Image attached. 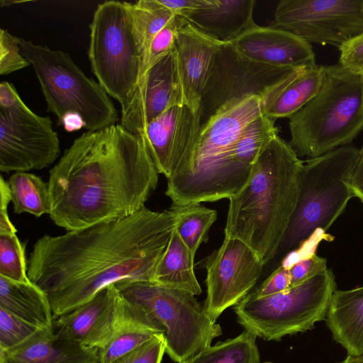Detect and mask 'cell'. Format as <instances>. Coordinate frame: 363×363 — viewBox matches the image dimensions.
Listing matches in <instances>:
<instances>
[{
  "label": "cell",
  "instance_id": "cell-14",
  "mask_svg": "<svg viewBox=\"0 0 363 363\" xmlns=\"http://www.w3.org/2000/svg\"><path fill=\"white\" fill-rule=\"evenodd\" d=\"M201 109L184 104L150 121L138 135L143 138L159 174L167 179L190 163L201 130Z\"/></svg>",
  "mask_w": 363,
  "mask_h": 363
},
{
  "label": "cell",
  "instance_id": "cell-36",
  "mask_svg": "<svg viewBox=\"0 0 363 363\" xmlns=\"http://www.w3.org/2000/svg\"><path fill=\"white\" fill-rule=\"evenodd\" d=\"M289 269L291 286H294L328 269L327 259L313 253L295 262Z\"/></svg>",
  "mask_w": 363,
  "mask_h": 363
},
{
  "label": "cell",
  "instance_id": "cell-15",
  "mask_svg": "<svg viewBox=\"0 0 363 363\" xmlns=\"http://www.w3.org/2000/svg\"><path fill=\"white\" fill-rule=\"evenodd\" d=\"M185 104L175 49L147 69L129 96L121 104V124L138 135L170 108Z\"/></svg>",
  "mask_w": 363,
  "mask_h": 363
},
{
  "label": "cell",
  "instance_id": "cell-2",
  "mask_svg": "<svg viewBox=\"0 0 363 363\" xmlns=\"http://www.w3.org/2000/svg\"><path fill=\"white\" fill-rule=\"evenodd\" d=\"M143 138L121 123L86 131L50 170L49 216L67 231L131 216L157 186Z\"/></svg>",
  "mask_w": 363,
  "mask_h": 363
},
{
  "label": "cell",
  "instance_id": "cell-38",
  "mask_svg": "<svg viewBox=\"0 0 363 363\" xmlns=\"http://www.w3.org/2000/svg\"><path fill=\"white\" fill-rule=\"evenodd\" d=\"M291 286L289 269L281 265L251 294L256 297H264L284 291Z\"/></svg>",
  "mask_w": 363,
  "mask_h": 363
},
{
  "label": "cell",
  "instance_id": "cell-21",
  "mask_svg": "<svg viewBox=\"0 0 363 363\" xmlns=\"http://www.w3.org/2000/svg\"><path fill=\"white\" fill-rule=\"evenodd\" d=\"M255 0H215L213 6L190 14L189 23L216 39L230 43L255 26Z\"/></svg>",
  "mask_w": 363,
  "mask_h": 363
},
{
  "label": "cell",
  "instance_id": "cell-9",
  "mask_svg": "<svg viewBox=\"0 0 363 363\" xmlns=\"http://www.w3.org/2000/svg\"><path fill=\"white\" fill-rule=\"evenodd\" d=\"M89 29L88 57L91 71L106 93L121 104L138 84L143 62L130 3L99 4Z\"/></svg>",
  "mask_w": 363,
  "mask_h": 363
},
{
  "label": "cell",
  "instance_id": "cell-1",
  "mask_svg": "<svg viewBox=\"0 0 363 363\" xmlns=\"http://www.w3.org/2000/svg\"><path fill=\"white\" fill-rule=\"evenodd\" d=\"M177 222L172 208L145 206L121 219L44 235L30 254L28 277L47 294L55 319L111 285L152 281Z\"/></svg>",
  "mask_w": 363,
  "mask_h": 363
},
{
  "label": "cell",
  "instance_id": "cell-18",
  "mask_svg": "<svg viewBox=\"0 0 363 363\" xmlns=\"http://www.w3.org/2000/svg\"><path fill=\"white\" fill-rule=\"evenodd\" d=\"M223 43L190 23L178 33L175 46L178 74L184 103L194 110L201 109L203 90Z\"/></svg>",
  "mask_w": 363,
  "mask_h": 363
},
{
  "label": "cell",
  "instance_id": "cell-40",
  "mask_svg": "<svg viewBox=\"0 0 363 363\" xmlns=\"http://www.w3.org/2000/svg\"><path fill=\"white\" fill-rule=\"evenodd\" d=\"M11 201L8 182L0 177V235L16 234L17 230L8 215V206Z\"/></svg>",
  "mask_w": 363,
  "mask_h": 363
},
{
  "label": "cell",
  "instance_id": "cell-27",
  "mask_svg": "<svg viewBox=\"0 0 363 363\" xmlns=\"http://www.w3.org/2000/svg\"><path fill=\"white\" fill-rule=\"evenodd\" d=\"M125 304V317L109 342L98 351V363H111L154 337L161 335L142 321L126 302Z\"/></svg>",
  "mask_w": 363,
  "mask_h": 363
},
{
  "label": "cell",
  "instance_id": "cell-30",
  "mask_svg": "<svg viewBox=\"0 0 363 363\" xmlns=\"http://www.w3.org/2000/svg\"><path fill=\"white\" fill-rule=\"evenodd\" d=\"M178 214L175 228L184 243L196 255L201 244L208 240L212 225L217 219L216 210L205 207L201 203L170 206Z\"/></svg>",
  "mask_w": 363,
  "mask_h": 363
},
{
  "label": "cell",
  "instance_id": "cell-31",
  "mask_svg": "<svg viewBox=\"0 0 363 363\" xmlns=\"http://www.w3.org/2000/svg\"><path fill=\"white\" fill-rule=\"evenodd\" d=\"M27 267L24 247L16 234L0 235V276L29 282Z\"/></svg>",
  "mask_w": 363,
  "mask_h": 363
},
{
  "label": "cell",
  "instance_id": "cell-37",
  "mask_svg": "<svg viewBox=\"0 0 363 363\" xmlns=\"http://www.w3.org/2000/svg\"><path fill=\"white\" fill-rule=\"evenodd\" d=\"M339 64L353 72L363 74V33L338 48Z\"/></svg>",
  "mask_w": 363,
  "mask_h": 363
},
{
  "label": "cell",
  "instance_id": "cell-41",
  "mask_svg": "<svg viewBox=\"0 0 363 363\" xmlns=\"http://www.w3.org/2000/svg\"><path fill=\"white\" fill-rule=\"evenodd\" d=\"M351 187L354 196L363 203V147L359 149L358 160L351 179Z\"/></svg>",
  "mask_w": 363,
  "mask_h": 363
},
{
  "label": "cell",
  "instance_id": "cell-4",
  "mask_svg": "<svg viewBox=\"0 0 363 363\" xmlns=\"http://www.w3.org/2000/svg\"><path fill=\"white\" fill-rule=\"evenodd\" d=\"M322 67L320 90L289 118V144L307 160L351 145L363 130L362 75L339 63Z\"/></svg>",
  "mask_w": 363,
  "mask_h": 363
},
{
  "label": "cell",
  "instance_id": "cell-20",
  "mask_svg": "<svg viewBox=\"0 0 363 363\" xmlns=\"http://www.w3.org/2000/svg\"><path fill=\"white\" fill-rule=\"evenodd\" d=\"M325 320L333 339L346 350L347 355H363V286L337 289Z\"/></svg>",
  "mask_w": 363,
  "mask_h": 363
},
{
  "label": "cell",
  "instance_id": "cell-10",
  "mask_svg": "<svg viewBox=\"0 0 363 363\" xmlns=\"http://www.w3.org/2000/svg\"><path fill=\"white\" fill-rule=\"evenodd\" d=\"M306 68H279L242 57L233 44L218 50L201 101V124L229 101L247 95L267 100L277 95Z\"/></svg>",
  "mask_w": 363,
  "mask_h": 363
},
{
  "label": "cell",
  "instance_id": "cell-43",
  "mask_svg": "<svg viewBox=\"0 0 363 363\" xmlns=\"http://www.w3.org/2000/svg\"><path fill=\"white\" fill-rule=\"evenodd\" d=\"M23 2L24 1H22L1 0L0 5H1V7H4V6H9L14 4H19V3H23Z\"/></svg>",
  "mask_w": 363,
  "mask_h": 363
},
{
  "label": "cell",
  "instance_id": "cell-34",
  "mask_svg": "<svg viewBox=\"0 0 363 363\" xmlns=\"http://www.w3.org/2000/svg\"><path fill=\"white\" fill-rule=\"evenodd\" d=\"M30 65L22 55L19 38L11 34L8 30H0V74L7 75Z\"/></svg>",
  "mask_w": 363,
  "mask_h": 363
},
{
  "label": "cell",
  "instance_id": "cell-44",
  "mask_svg": "<svg viewBox=\"0 0 363 363\" xmlns=\"http://www.w3.org/2000/svg\"><path fill=\"white\" fill-rule=\"evenodd\" d=\"M362 78H363V74H362Z\"/></svg>",
  "mask_w": 363,
  "mask_h": 363
},
{
  "label": "cell",
  "instance_id": "cell-39",
  "mask_svg": "<svg viewBox=\"0 0 363 363\" xmlns=\"http://www.w3.org/2000/svg\"><path fill=\"white\" fill-rule=\"evenodd\" d=\"M160 4L174 14L186 18L193 12L213 6L215 0H159Z\"/></svg>",
  "mask_w": 363,
  "mask_h": 363
},
{
  "label": "cell",
  "instance_id": "cell-26",
  "mask_svg": "<svg viewBox=\"0 0 363 363\" xmlns=\"http://www.w3.org/2000/svg\"><path fill=\"white\" fill-rule=\"evenodd\" d=\"M15 213H27L36 217L49 214L50 203L48 182L40 177L18 172L8 181Z\"/></svg>",
  "mask_w": 363,
  "mask_h": 363
},
{
  "label": "cell",
  "instance_id": "cell-11",
  "mask_svg": "<svg viewBox=\"0 0 363 363\" xmlns=\"http://www.w3.org/2000/svg\"><path fill=\"white\" fill-rule=\"evenodd\" d=\"M60 154L50 116L32 111L19 96L0 106V171L28 172L51 166Z\"/></svg>",
  "mask_w": 363,
  "mask_h": 363
},
{
  "label": "cell",
  "instance_id": "cell-13",
  "mask_svg": "<svg viewBox=\"0 0 363 363\" xmlns=\"http://www.w3.org/2000/svg\"><path fill=\"white\" fill-rule=\"evenodd\" d=\"M264 266L246 243L225 237L203 265L207 289L203 308L208 316L216 322L226 308L244 298L259 279Z\"/></svg>",
  "mask_w": 363,
  "mask_h": 363
},
{
  "label": "cell",
  "instance_id": "cell-28",
  "mask_svg": "<svg viewBox=\"0 0 363 363\" xmlns=\"http://www.w3.org/2000/svg\"><path fill=\"white\" fill-rule=\"evenodd\" d=\"M256 336L245 330L238 336L210 345L183 363H259Z\"/></svg>",
  "mask_w": 363,
  "mask_h": 363
},
{
  "label": "cell",
  "instance_id": "cell-12",
  "mask_svg": "<svg viewBox=\"0 0 363 363\" xmlns=\"http://www.w3.org/2000/svg\"><path fill=\"white\" fill-rule=\"evenodd\" d=\"M273 26L339 48L363 33V0H281Z\"/></svg>",
  "mask_w": 363,
  "mask_h": 363
},
{
  "label": "cell",
  "instance_id": "cell-25",
  "mask_svg": "<svg viewBox=\"0 0 363 363\" xmlns=\"http://www.w3.org/2000/svg\"><path fill=\"white\" fill-rule=\"evenodd\" d=\"M323 79L322 65L306 68L277 95L266 102L264 114L275 120L289 118L317 94Z\"/></svg>",
  "mask_w": 363,
  "mask_h": 363
},
{
  "label": "cell",
  "instance_id": "cell-8",
  "mask_svg": "<svg viewBox=\"0 0 363 363\" xmlns=\"http://www.w3.org/2000/svg\"><path fill=\"white\" fill-rule=\"evenodd\" d=\"M337 290L331 269L273 295L256 297L249 293L234 307L238 323L246 331L266 340L312 329L325 319Z\"/></svg>",
  "mask_w": 363,
  "mask_h": 363
},
{
  "label": "cell",
  "instance_id": "cell-33",
  "mask_svg": "<svg viewBox=\"0 0 363 363\" xmlns=\"http://www.w3.org/2000/svg\"><path fill=\"white\" fill-rule=\"evenodd\" d=\"M40 328L0 308V349L14 348L28 340Z\"/></svg>",
  "mask_w": 363,
  "mask_h": 363
},
{
  "label": "cell",
  "instance_id": "cell-3",
  "mask_svg": "<svg viewBox=\"0 0 363 363\" xmlns=\"http://www.w3.org/2000/svg\"><path fill=\"white\" fill-rule=\"evenodd\" d=\"M303 163L277 136L258 156L243 187L228 199L225 237L246 243L264 265L276 256L294 212Z\"/></svg>",
  "mask_w": 363,
  "mask_h": 363
},
{
  "label": "cell",
  "instance_id": "cell-7",
  "mask_svg": "<svg viewBox=\"0 0 363 363\" xmlns=\"http://www.w3.org/2000/svg\"><path fill=\"white\" fill-rule=\"evenodd\" d=\"M22 55L32 65L47 104V110L62 125L66 116H79L86 131L116 124L118 111L110 96L87 77L69 54L19 38Z\"/></svg>",
  "mask_w": 363,
  "mask_h": 363
},
{
  "label": "cell",
  "instance_id": "cell-23",
  "mask_svg": "<svg viewBox=\"0 0 363 363\" xmlns=\"http://www.w3.org/2000/svg\"><path fill=\"white\" fill-rule=\"evenodd\" d=\"M194 257L174 228L157 264L152 281L194 296L200 295L202 290L194 272Z\"/></svg>",
  "mask_w": 363,
  "mask_h": 363
},
{
  "label": "cell",
  "instance_id": "cell-5",
  "mask_svg": "<svg viewBox=\"0 0 363 363\" xmlns=\"http://www.w3.org/2000/svg\"><path fill=\"white\" fill-rule=\"evenodd\" d=\"M140 319L164 340L165 352L183 363L211 345L221 328L195 296L152 281L114 284Z\"/></svg>",
  "mask_w": 363,
  "mask_h": 363
},
{
  "label": "cell",
  "instance_id": "cell-29",
  "mask_svg": "<svg viewBox=\"0 0 363 363\" xmlns=\"http://www.w3.org/2000/svg\"><path fill=\"white\" fill-rule=\"evenodd\" d=\"M133 31L143 55V62L155 36L176 16L159 0L130 3ZM142 62V65H143Z\"/></svg>",
  "mask_w": 363,
  "mask_h": 363
},
{
  "label": "cell",
  "instance_id": "cell-24",
  "mask_svg": "<svg viewBox=\"0 0 363 363\" xmlns=\"http://www.w3.org/2000/svg\"><path fill=\"white\" fill-rule=\"evenodd\" d=\"M275 121L265 114L258 117L250 123L233 147L230 160L240 190L249 179L258 156L279 136Z\"/></svg>",
  "mask_w": 363,
  "mask_h": 363
},
{
  "label": "cell",
  "instance_id": "cell-19",
  "mask_svg": "<svg viewBox=\"0 0 363 363\" xmlns=\"http://www.w3.org/2000/svg\"><path fill=\"white\" fill-rule=\"evenodd\" d=\"M98 351L60 335L52 326L14 348L0 349V363H98Z\"/></svg>",
  "mask_w": 363,
  "mask_h": 363
},
{
  "label": "cell",
  "instance_id": "cell-35",
  "mask_svg": "<svg viewBox=\"0 0 363 363\" xmlns=\"http://www.w3.org/2000/svg\"><path fill=\"white\" fill-rule=\"evenodd\" d=\"M164 353V338L157 335L111 363H161Z\"/></svg>",
  "mask_w": 363,
  "mask_h": 363
},
{
  "label": "cell",
  "instance_id": "cell-17",
  "mask_svg": "<svg viewBox=\"0 0 363 363\" xmlns=\"http://www.w3.org/2000/svg\"><path fill=\"white\" fill-rule=\"evenodd\" d=\"M230 43L242 57L257 63L292 69L317 65L311 44L273 26L256 24Z\"/></svg>",
  "mask_w": 363,
  "mask_h": 363
},
{
  "label": "cell",
  "instance_id": "cell-42",
  "mask_svg": "<svg viewBox=\"0 0 363 363\" xmlns=\"http://www.w3.org/2000/svg\"><path fill=\"white\" fill-rule=\"evenodd\" d=\"M338 363H363V355L357 357L347 355L344 360Z\"/></svg>",
  "mask_w": 363,
  "mask_h": 363
},
{
  "label": "cell",
  "instance_id": "cell-16",
  "mask_svg": "<svg viewBox=\"0 0 363 363\" xmlns=\"http://www.w3.org/2000/svg\"><path fill=\"white\" fill-rule=\"evenodd\" d=\"M126 314V304L115 285H111L88 302L54 319L60 335L82 346L101 350L113 337Z\"/></svg>",
  "mask_w": 363,
  "mask_h": 363
},
{
  "label": "cell",
  "instance_id": "cell-6",
  "mask_svg": "<svg viewBox=\"0 0 363 363\" xmlns=\"http://www.w3.org/2000/svg\"><path fill=\"white\" fill-rule=\"evenodd\" d=\"M359 152L349 145L304 161L296 206L277 255L297 250L342 213L354 197L351 179Z\"/></svg>",
  "mask_w": 363,
  "mask_h": 363
},
{
  "label": "cell",
  "instance_id": "cell-32",
  "mask_svg": "<svg viewBox=\"0 0 363 363\" xmlns=\"http://www.w3.org/2000/svg\"><path fill=\"white\" fill-rule=\"evenodd\" d=\"M188 23L185 18L176 15L155 36L143 62L140 77L156 62L175 49L178 33Z\"/></svg>",
  "mask_w": 363,
  "mask_h": 363
},
{
  "label": "cell",
  "instance_id": "cell-22",
  "mask_svg": "<svg viewBox=\"0 0 363 363\" xmlns=\"http://www.w3.org/2000/svg\"><path fill=\"white\" fill-rule=\"evenodd\" d=\"M0 308L40 328L53 325L49 298L31 281H16L0 276Z\"/></svg>",
  "mask_w": 363,
  "mask_h": 363
}]
</instances>
